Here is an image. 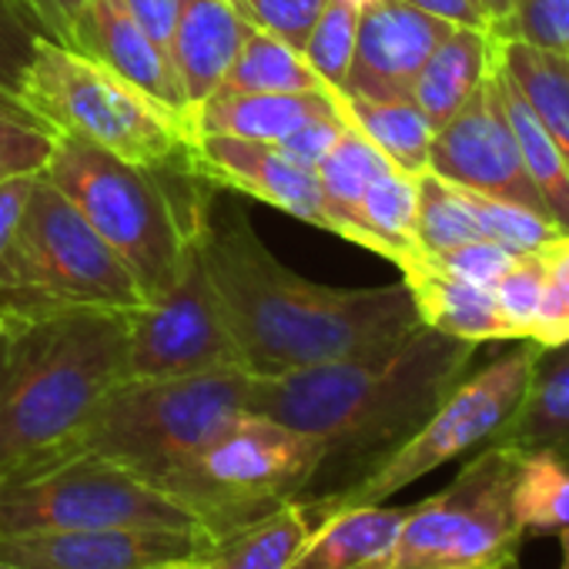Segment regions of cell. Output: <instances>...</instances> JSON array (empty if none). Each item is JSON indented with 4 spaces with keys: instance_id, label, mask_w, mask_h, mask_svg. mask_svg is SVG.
I'll list each match as a JSON object with an SVG mask.
<instances>
[{
    "instance_id": "1",
    "label": "cell",
    "mask_w": 569,
    "mask_h": 569,
    "mask_svg": "<svg viewBox=\"0 0 569 569\" xmlns=\"http://www.w3.org/2000/svg\"><path fill=\"white\" fill-rule=\"evenodd\" d=\"M194 241L241 362L258 379L366 356L422 326L406 281L379 289L312 281L281 264L241 214L211 221L208 211Z\"/></svg>"
},
{
    "instance_id": "2",
    "label": "cell",
    "mask_w": 569,
    "mask_h": 569,
    "mask_svg": "<svg viewBox=\"0 0 569 569\" xmlns=\"http://www.w3.org/2000/svg\"><path fill=\"white\" fill-rule=\"evenodd\" d=\"M476 342L419 326L412 336L339 362L251 382V412L322 446L316 492H332L409 439L476 359ZM312 492V496H316Z\"/></svg>"
},
{
    "instance_id": "3",
    "label": "cell",
    "mask_w": 569,
    "mask_h": 569,
    "mask_svg": "<svg viewBox=\"0 0 569 569\" xmlns=\"http://www.w3.org/2000/svg\"><path fill=\"white\" fill-rule=\"evenodd\" d=\"M124 366L128 312H0V479L71 456Z\"/></svg>"
},
{
    "instance_id": "4",
    "label": "cell",
    "mask_w": 569,
    "mask_h": 569,
    "mask_svg": "<svg viewBox=\"0 0 569 569\" xmlns=\"http://www.w3.org/2000/svg\"><path fill=\"white\" fill-rule=\"evenodd\" d=\"M44 174L131 268L144 302L178 278L208 204L168 191L171 171L138 168L91 141L54 134Z\"/></svg>"
},
{
    "instance_id": "5",
    "label": "cell",
    "mask_w": 569,
    "mask_h": 569,
    "mask_svg": "<svg viewBox=\"0 0 569 569\" xmlns=\"http://www.w3.org/2000/svg\"><path fill=\"white\" fill-rule=\"evenodd\" d=\"M21 108L54 134L91 141L138 168L188 171L194 124L94 54L41 38L21 84Z\"/></svg>"
},
{
    "instance_id": "6",
    "label": "cell",
    "mask_w": 569,
    "mask_h": 569,
    "mask_svg": "<svg viewBox=\"0 0 569 569\" xmlns=\"http://www.w3.org/2000/svg\"><path fill=\"white\" fill-rule=\"evenodd\" d=\"M251 382L244 369L124 379L101 402L74 452L104 456L161 489L228 422L251 412Z\"/></svg>"
},
{
    "instance_id": "7",
    "label": "cell",
    "mask_w": 569,
    "mask_h": 569,
    "mask_svg": "<svg viewBox=\"0 0 569 569\" xmlns=\"http://www.w3.org/2000/svg\"><path fill=\"white\" fill-rule=\"evenodd\" d=\"M322 446L312 436L261 412H244L161 489L221 542L284 502L309 499L322 479Z\"/></svg>"
},
{
    "instance_id": "8",
    "label": "cell",
    "mask_w": 569,
    "mask_h": 569,
    "mask_svg": "<svg viewBox=\"0 0 569 569\" xmlns=\"http://www.w3.org/2000/svg\"><path fill=\"white\" fill-rule=\"evenodd\" d=\"M138 306L144 292L131 268L41 171L0 264V312H134Z\"/></svg>"
},
{
    "instance_id": "9",
    "label": "cell",
    "mask_w": 569,
    "mask_h": 569,
    "mask_svg": "<svg viewBox=\"0 0 569 569\" xmlns=\"http://www.w3.org/2000/svg\"><path fill=\"white\" fill-rule=\"evenodd\" d=\"M539 359V346L529 339H519L512 352H502L479 372H466L452 392L432 409V416L402 439L386 459H379L372 469H366L359 479L312 496L309 506L319 519H326L336 509L346 506H379L402 492L406 486L419 482L422 476L436 472L439 466L486 446L512 416L532 366Z\"/></svg>"
},
{
    "instance_id": "10",
    "label": "cell",
    "mask_w": 569,
    "mask_h": 569,
    "mask_svg": "<svg viewBox=\"0 0 569 569\" xmlns=\"http://www.w3.org/2000/svg\"><path fill=\"white\" fill-rule=\"evenodd\" d=\"M522 452L486 442L422 502H412L386 569H502L519 562L522 532L512 516V482Z\"/></svg>"
},
{
    "instance_id": "11",
    "label": "cell",
    "mask_w": 569,
    "mask_h": 569,
    "mask_svg": "<svg viewBox=\"0 0 569 569\" xmlns=\"http://www.w3.org/2000/svg\"><path fill=\"white\" fill-rule=\"evenodd\" d=\"M111 526L208 532L164 489L94 452H71L34 472L0 479V532Z\"/></svg>"
},
{
    "instance_id": "12",
    "label": "cell",
    "mask_w": 569,
    "mask_h": 569,
    "mask_svg": "<svg viewBox=\"0 0 569 569\" xmlns=\"http://www.w3.org/2000/svg\"><path fill=\"white\" fill-rule=\"evenodd\" d=\"M124 369L128 379H178L244 369L198 241H191V251L168 289L128 312Z\"/></svg>"
},
{
    "instance_id": "13",
    "label": "cell",
    "mask_w": 569,
    "mask_h": 569,
    "mask_svg": "<svg viewBox=\"0 0 569 569\" xmlns=\"http://www.w3.org/2000/svg\"><path fill=\"white\" fill-rule=\"evenodd\" d=\"M218 539L201 529H38L0 532V559L24 569H194Z\"/></svg>"
},
{
    "instance_id": "14",
    "label": "cell",
    "mask_w": 569,
    "mask_h": 569,
    "mask_svg": "<svg viewBox=\"0 0 569 569\" xmlns=\"http://www.w3.org/2000/svg\"><path fill=\"white\" fill-rule=\"evenodd\" d=\"M429 171L466 191L516 201L546 214L522 168L509 118L496 91L492 68L486 81L476 88V94L442 128H436L432 148H429Z\"/></svg>"
},
{
    "instance_id": "15",
    "label": "cell",
    "mask_w": 569,
    "mask_h": 569,
    "mask_svg": "<svg viewBox=\"0 0 569 569\" xmlns=\"http://www.w3.org/2000/svg\"><path fill=\"white\" fill-rule=\"evenodd\" d=\"M452 24L416 11L406 0H362L356 54L342 94L412 98V84Z\"/></svg>"
},
{
    "instance_id": "16",
    "label": "cell",
    "mask_w": 569,
    "mask_h": 569,
    "mask_svg": "<svg viewBox=\"0 0 569 569\" xmlns=\"http://www.w3.org/2000/svg\"><path fill=\"white\" fill-rule=\"evenodd\" d=\"M188 171L198 181L234 188L241 194H251L284 214L326 231V208H322L316 171L296 164L278 144L221 138V134H194Z\"/></svg>"
},
{
    "instance_id": "17",
    "label": "cell",
    "mask_w": 569,
    "mask_h": 569,
    "mask_svg": "<svg viewBox=\"0 0 569 569\" xmlns=\"http://www.w3.org/2000/svg\"><path fill=\"white\" fill-rule=\"evenodd\" d=\"M74 51L94 54L124 81L191 121L188 94L168 51L118 4V0H88V8L74 31ZM194 124V121H191Z\"/></svg>"
},
{
    "instance_id": "18",
    "label": "cell",
    "mask_w": 569,
    "mask_h": 569,
    "mask_svg": "<svg viewBox=\"0 0 569 569\" xmlns=\"http://www.w3.org/2000/svg\"><path fill=\"white\" fill-rule=\"evenodd\" d=\"M248 28L251 24L241 18L234 0H181L168 58L188 94L191 114L224 81Z\"/></svg>"
},
{
    "instance_id": "19",
    "label": "cell",
    "mask_w": 569,
    "mask_h": 569,
    "mask_svg": "<svg viewBox=\"0 0 569 569\" xmlns=\"http://www.w3.org/2000/svg\"><path fill=\"white\" fill-rule=\"evenodd\" d=\"M399 271L422 326L476 346L509 342L492 289H482V284L452 274L429 254H412L406 264H399Z\"/></svg>"
},
{
    "instance_id": "20",
    "label": "cell",
    "mask_w": 569,
    "mask_h": 569,
    "mask_svg": "<svg viewBox=\"0 0 569 569\" xmlns=\"http://www.w3.org/2000/svg\"><path fill=\"white\" fill-rule=\"evenodd\" d=\"M332 91H292V94H211L194 108V134H221L241 141L278 144L302 124L336 114Z\"/></svg>"
},
{
    "instance_id": "21",
    "label": "cell",
    "mask_w": 569,
    "mask_h": 569,
    "mask_svg": "<svg viewBox=\"0 0 569 569\" xmlns=\"http://www.w3.org/2000/svg\"><path fill=\"white\" fill-rule=\"evenodd\" d=\"M409 506H346L319 519L289 569H386Z\"/></svg>"
},
{
    "instance_id": "22",
    "label": "cell",
    "mask_w": 569,
    "mask_h": 569,
    "mask_svg": "<svg viewBox=\"0 0 569 569\" xmlns=\"http://www.w3.org/2000/svg\"><path fill=\"white\" fill-rule=\"evenodd\" d=\"M489 442H506L519 452L539 449L569 462V342L539 349L512 416Z\"/></svg>"
},
{
    "instance_id": "23",
    "label": "cell",
    "mask_w": 569,
    "mask_h": 569,
    "mask_svg": "<svg viewBox=\"0 0 569 569\" xmlns=\"http://www.w3.org/2000/svg\"><path fill=\"white\" fill-rule=\"evenodd\" d=\"M489 68H492V34L482 28L452 24L449 34L436 44V51L422 64L412 84V101L422 108L432 128H442L476 94Z\"/></svg>"
},
{
    "instance_id": "24",
    "label": "cell",
    "mask_w": 569,
    "mask_h": 569,
    "mask_svg": "<svg viewBox=\"0 0 569 569\" xmlns=\"http://www.w3.org/2000/svg\"><path fill=\"white\" fill-rule=\"evenodd\" d=\"M492 54L569 164V54L502 38H492Z\"/></svg>"
},
{
    "instance_id": "25",
    "label": "cell",
    "mask_w": 569,
    "mask_h": 569,
    "mask_svg": "<svg viewBox=\"0 0 569 569\" xmlns=\"http://www.w3.org/2000/svg\"><path fill=\"white\" fill-rule=\"evenodd\" d=\"M339 111L352 131H359L369 144H376L399 171L422 174L429 171L432 148V121L412 98H356L339 94Z\"/></svg>"
},
{
    "instance_id": "26",
    "label": "cell",
    "mask_w": 569,
    "mask_h": 569,
    "mask_svg": "<svg viewBox=\"0 0 569 569\" xmlns=\"http://www.w3.org/2000/svg\"><path fill=\"white\" fill-rule=\"evenodd\" d=\"M389 168L396 164L376 144H369L359 131L346 128L342 138L332 144V151L316 164L322 208H326V231L362 248L359 204L366 188Z\"/></svg>"
},
{
    "instance_id": "27",
    "label": "cell",
    "mask_w": 569,
    "mask_h": 569,
    "mask_svg": "<svg viewBox=\"0 0 569 569\" xmlns=\"http://www.w3.org/2000/svg\"><path fill=\"white\" fill-rule=\"evenodd\" d=\"M492 78H496V91L502 101V111L509 118L522 168L546 208V214L552 218V224L569 234V164L559 151V144L549 138V131L539 124V118L532 114V108L526 104V98L516 91V84L499 71L496 54H492Z\"/></svg>"
},
{
    "instance_id": "28",
    "label": "cell",
    "mask_w": 569,
    "mask_h": 569,
    "mask_svg": "<svg viewBox=\"0 0 569 569\" xmlns=\"http://www.w3.org/2000/svg\"><path fill=\"white\" fill-rule=\"evenodd\" d=\"M316 526L319 516L309 499L284 502L224 536L201 569H289Z\"/></svg>"
},
{
    "instance_id": "29",
    "label": "cell",
    "mask_w": 569,
    "mask_h": 569,
    "mask_svg": "<svg viewBox=\"0 0 569 569\" xmlns=\"http://www.w3.org/2000/svg\"><path fill=\"white\" fill-rule=\"evenodd\" d=\"M292 91H329L309 68L299 48L278 41L268 31L248 28L234 64L214 94H292Z\"/></svg>"
},
{
    "instance_id": "30",
    "label": "cell",
    "mask_w": 569,
    "mask_h": 569,
    "mask_svg": "<svg viewBox=\"0 0 569 569\" xmlns=\"http://www.w3.org/2000/svg\"><path fill=\"white\" fill-rule=\"evenodd\" d=\"M416 201H419V174H406L399 168L382 171L362 194L359 224L362 248L389 258L392 264H406L416 248Z\"/></svg>"
},
{
    "instance_id": "31",
    "label": "cell",
    "mask_w": 569,
    "mask_h": 569,
    "mask_svg": "<svg viewBox=\"0 0 569 569\" xmlns=\"http://www.w3.org/2000/svg\"><path fill=\"white\" fill-rule=\"evenodd\" d=\"M512 516L522 539L562 536L569 529V462L552 452H522L512 482Z\"/></svg>"
},
{
    "instance_id": "32",
    "label": "cell",
    "mask_w": 569,
    "mask_h": 569,
    "mask_svg": "<svg viewBox=\"0 0 569 569\" xmlns=\"http://www.w3.org/2000/svg\"><path fill=\"white\" fill-rule=\"evenodd\" d=\"M479 238L476 208L466 188L442 181L432 171L419 174V201H416V248L419 254L439 258L466 241Z\"/></svg>"
},
{
    "instance_id": "33",
    "label": "cell",
    "mask_w": 569,
    "mask_h": 569,
    "mask_svg": "<svg viewBox=\"0 0 569 569\" xmlns=\"http://www.w3.org/2000/svg\"><path fill=\"white\" fill-rule=\"evenodd\" d=\"M356 31H359L356 0H329V8L322 11L302 48V58L336 98L346 91V78L356 54Z\"/></svg>"
},
{
    "instance_id": "34",
    "label": "cell",
    "mask_w": 569,
    "mask_h": 569,
    "mask_svg": "<svg viewBox=\"0 0 569 569\" xmlns=\"http://www.w3.org/2000/svg\"><path fill=\"white\" fill-rule=\"evenodd\" d=\"M472 208H476V221H479V238L512 251V254H532L542 251L549 241H556L562 231L552 224V218H546L542 211H532L526 204L516 201H502V198H489V194H476L469 191Z\"/></svg>"
},
{
    "instance_id": "35",
    "label": "cell",
    "mask_w": 569,
    "mask_h": 569,
    "mask_svg": "<svg viewBox=\"0 0 569 569\" xmlns=\"http://www.w3.org/2000/svg\"><path fill=\"white\" fill-rule=\"evenodd\" d=\"M54 151V131L0 94V181L41 174Z\"/></svg>"
},
{
    "instance_id": "36",
    "label": "cell",
    "mask_w": 569,
    "mask_h": 569,
    "mask_svg": "<svg viewBox=\"0 0 569 569\" xmlns=\"http://www.w3.org/2000/svg\"><path fill=\"white\" fill-rule=\"evenodd\" d=\"M542 281H546L542 251H532V254H516L506 274L492 284V299L509 342L529 339L542 302Z\"/></svg>"
},
{
    "instance_id": "37",
    "label": "cell",
    "mask_w": 569,
    "mask_h": 569,
    "mask_svg": "<svg viewBox=\"0 0 569 569\" xmlns=\"http://www.w3.org/2000/svg\"><path fill=\"white\" fill-rule=\"evenodd\" d=\"M542 302L529 342L539 349H552L569 342V234H559L542 248Z\"/></svg>"
},
{
    "instance_id": "38",
    "label": "cell",
    "mask_w": 569,
    "mask_h": 569,
    "mask_svg": "<svg viewBox=\"0 0 569 569\" xmlns=\"http://www.w3.org/2000/svg\"><path fill=\"white\" fill-rule=\"evenodd\" d=\"M41 38L51 34L28 8H21L18 0H0V94L18 104H21L24 74L31 68Z\"/></svg>"
},
{
    "instance_id": "39",
    "label": "cell",
    "mask_w": 569,
    "mask_h": 569,
    "mask_svg": "<svg viewBox=\"0 0 569 569\" xmlns=\"http://www.w3.org/2000/svg\"><path fill=\"white\" fill-rule=\"evenodd\" d=\"M489 34L569 54V0H512L509 14Z\"/></svg>"
},
{
    "instance_id": "40",
    "label": "cell",
    "mask_w": 569,
    "mask_h": 569,
    "mask_svg": "<svg viewBox=\"0 0 569 569\" xmlns=\"http://www.w3.org/2000/svg\"><path fill=\"white\" fill-rule=\"evenodd\" d=\"M234 4L251 28L268 31L302 51L329 0H234Z\"/></svg>"
},
{
    "instance_id": "41",
    "label": "cell",
    "mask_w": 569,
    "mask_h": 569,
    "mask_svg": "<svg viewBox=\"0 0 569 569\" xmlns=\"http://www.w3.org/2000/svg\"><path fill=\"white\" fill-rule=\"evenodd\" d=\"M512 258H516L512 251H506V248H499V244H492V241H486V238H476V241H466V244H459V248L439 254L436 261H439L442 268H449L452 274L472 281V284L492 289V284L506 274V268L512 264Z\"/></svg>"
},
{
    "instance_id": "42",
    "label": "cell",
    "mask_w": 569,
    "mask_h": 569,
    "mask_svg": "<svg viewBox=\"0 0 569 569\" xmlns=\"http://www.w3.org/2000/svg\"><path fill=\"white\" fill-rule=\"evenodd\" d=\"M346 128H349V124H346L342 111H336V114H326V118H316V121L302 124L296 134H289L284 141H278V148H281L284 154H289L296 164L316 171V164L332 151V144L342 138Z\"/></svg>"
},
{
    "instance_id": "43",
    "label": "cell",
    "mask_w": 569,
    "mask_h": 569,
    "mask_svg": "<svg viewBox=\"0 0 569 569\" xmlns=\"http://www.w3.org/2000/svg\"><path fill=\"white\" fill-rule=\"evenodd\" d=\"M34 178H38V174H21V178L0 181V264H4V258H8V251H11V244H14L18 221H21L24 204H28V198H31Z\"/></svg>"
},
{
    "instance_id": "44",
    "label": "cell",
    "mask_w": 569,
    "mask_h": 569,
    "mask_svg": "<svg viewBox=\"0 0 569 569\" xmlns=\"http://www.w3.org/2000/svg\"><path fill=\"white\" fill-rule=\"evenodd\" d=\"M118 4L168 51L171 44V31H174V18L181 0H118Z\"/></svg>"
},
{
    "instance_id": "45",
    "label": "cell",
    "mask_w": 569,
    "mask_h": 569,
    "mask_svg": "<svg viewBox=\"0 0 569 569\" xmlns=\"http://www.w3.org/2000/svg\"><path fill=\"white\" fill-rule=\"evenodd\" d=\"M84 8H88V0H34V11L41 24L48 28V34L68 48H74V31H78Z\"/></svg>"
},
{
    "instance_id": "46",
    "label": "cell",
    "mask_w": 569,
    "mask_h": 569,
    "mask_svg": "<svg viewBox=\"0 0 569 569\" xmlns=\"http://www.w3.org/2000/svg\"><path fill=\"white\" fill-rule=\"evenodd\" d=\"M416 11H426L446 24H462V28H482L489 31V18L482 14V8L476 0H406Z\"/></svg>"
},
{
    "instance_id": "47",
    "label": "cell",
    "mask_w": 569,
    "mask_h": 569,
    "mask_svg": "<svg viewBox=\"0 0 569 569\" xmlns=\"http://www.w3.org/2000/svg\"><path fill=\"white\" fill-rule=\"evenodd\" d=\"M476 4H479V8H482V14L489 18V31H492V24H499V21L509 14L512 0H476Z\"/></svg>"
},
{
    "instance_id": "48",
    "label": "cell",
    "mask_w": 569,
    "mask_h": 569,
    "mask_svg": "<svg viewBox=\"0 0 569 569\" xmlns=\"http://www.w3.org/2000/svg\"><path fill=\"white\" fill-rule=\"evenodd\" d=\"M556 539H559V552H562L559 556V569H569V529L562 536H556Z\"/></svg>"
},
{
    "instance_id": "49",
    "label": "cell",
    "mask_w": 569,
    "mask_h": 569,
    "mask_svg": "<svg viewBox=\"0 0 569 569\" xmlns=\"http://www.w3.org/2000/svg\"><path fill=\"white\" fill-rule=\"evenodd\" d=\"M18 4H21V8H28V11L38 18V11H34V0H18ZM38 21H41V18H38ZM44 31H48V28H44Z\"/></svg>"
},
{
    "instance_id": "50",
    "label": "cell",
    "mask_w": 569,
    "mask_h": 569,
    "mask_svg": "<svg viewBox=\"0 0 569 569\" xmlns=\"http://www.w3.org/2000/svg\"><path fill=\"white\" fill-rule=\"evenodd\" d=\"M0 569H24V566H14V562H8V559H0Z\"/></svg>"
},
{
    "instance_id": "51",
    "label": "cell",
    "mask_w": 569,
    "mask_h": 569,
    "mask_svg": "<svg viewBox=\"0 0 569 569\" xmlns=\"http://www.w3.org/2000/svg\"><path fill=\"white\" fill-rule=\"evenodd\" d=\"M502 569H519V562H512V566H502Z\"/></svg>"
},
{
    "instance_id": "52",
    "label": "cell",
    "mask_w": 569,
    "mask_h": 569,
    "mask_svg": "<svg viewBox=\"0 0 569 569\" xmlns=\"http://www.w3.org/2000/svg\"><path fill=\"white\" fill-rule=\"evenodd\" d=\"M194 569H201V566H194Z\"/></svg>"
}]
</instances>
